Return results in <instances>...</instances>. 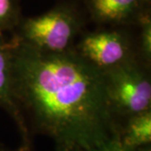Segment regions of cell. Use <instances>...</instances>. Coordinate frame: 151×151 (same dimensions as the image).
<instances>
[{"instance_id":"cell-13","label":"cell","mask_w":151,"mask_h":151,"mask_svg":"<svg viewBox=\"0 0 151 151\" xmlns=\"http://www.w3.org/2000/svg\"><path fill=\"white\" fill-rule=\"evenodd\" d=\"M0 151H11V150H8V149H6L5 147H4V146L0 145Z\"/></svg>"},{"instance_id":"cell-7","label":"cell","mask_w":151,"mask_h":151,"mask_svg":"<svg viewBox=\"0 0 151 151\" xmlns=\"http://www.w3.org/2000/svg\"><path fill=\"white\" fill-rule=\"evenodd\" d=\"M119 139L130 151L151 143V110L130 116L121 124Z\"/></svg>"},{"instance_id":"cell-9","label":"cell","mask_w":151,"mask_h":151,"mask_svg":"<svg viewBox=\"0 0 151 151\" xmlns=\"http://www.w3.org/2000/svg\"><path fill=\"white\" fill-rule=\"evenodd\" d=\"M139 34L137 37V48L139 58L145 63L151 65V17L150 13L145 15L139 22Z\"/></svg>"},{"instance_id":"cell-11","label":"cell","mask_w":151,"mask_h":151,"mask_svg":"<svg viewBox=\"0 0 151 151\" xmlns=\"http://www.w3.org/2000/svg\"><path fill=\"white\" fill-rule=\"evenodd\" d=\"M56 151H86L81 146L77 145H68V144H57Z\"/></svg>"},{"instance_id":"cell-5","label":"cell","mask_w":151,"mask_h":151,"mask_svg":"<svg viewBox=\"0 0 151 151\" xmlns=\"http://www.w3.org/2000/svg\"><path fill=\"white\" fill-rule=\"evenodd\" d=\"M149 5L145 0H86L90 19L103 27L137 26Z\"/></svg>"},{"instance_id":"cell-2","label":"cell","mask_w":151,"mask_h":151,"mask_svg":"<svg viewBox=\"0 0 151 151\" xmlns=\"http://www.w3.org/2000/svg\"><path fill=\"white\" fill-rule=\"evenodd\" d=\"M85 24V17L77 7L63 3L40 15L21 19L12 37L38 51L58 54L74 48Z\"/></svg>"},{"instance_id":"cell-10","label":"cell","mask_w":151,"mask_h":151,"mask_svg":"<svg viewBox=\"0 0 151 151\" xmlns=\"http://www.w3.org/2000/svg\"><path fill=\"white\" fill-rule=\"evenodd\" d=\"M87 151H130L125 148L121 143L119 136L110 138L107 140L98 144L97 145L93 146Z\"/></svg>"},{"instance_id":"cell-6","label":"cell","mask_w":151,"mask_h":151,"mask_svg":"<svg viewBox=\"0 0 151 151\" xmlns=\"http://www.w3.org/2000/svg\"><path fill=\"white\" fill-rule=\"evenodd\" d=\"M0 108L15 122L23 140L29 147V134L26 124L18 108L13 86V43L4 35H0Z\"/></svg>"},{"instance_id":"cell-8","label":"cell","mask_w":151,"mask_h":151,"mask_svg":"<svg viewBox=\"0 0 151 151\" xmlns=\"http://www.w3.org/2000/svg\"><path fill=\"white\" fill-rule=\"evenodd\" d=\"M21 19L18 0H0V35L13 32Z\"/></svg>"},{"instance_id":"cell-1","label":"cell","mask_w":151,"mask_h":151,"mask_svg":"<svg viewBox=\"0 0 151 151\" xmlns=\"http://www.w3.org/2000/svg\"><path fill=\"white\" fill-rule=\"evenodd\" d=\"M10 40L14 94L27 128L29 123L56 145H77L86 151L119 136L121 124L109 102L103 70L74 48L45 53Z\"/></svg>"},{"instance_id":"cell-14","label":"cell","mask_w":151,"mask_h":151,"mask_svg":"<svg viewBox=\"0 0 151 151\" xmlns=\"http://www.w3.org/2000/svg\"><path fill=\"white\" fill-rule=\"evenodd\" d=\"M145 1L146 3H147V4H150V0H145Z\"/></svg>"},{"instance_id":"cell-12","label":"cell","mask_w":151,"mask_h":151,"mask_svg":"<svg viewBox=\"0 0 151 151\" xmlns=\"http://www.w3.org/2000/svg\"><path fill=\"white\" fill-rule=\"evenodd\" d=\"M132 151H151L150 144L140 146V147H138V148H136V149H134V150Z\"/></svg>"},{"instance_id":"cell-4","label":"cell","mask_w":151,"mask_h":151,"mask_svg":"<svg viewBox=\"0 0 151 151\" xmlns=\"http://www.w3.org/2000/svg\"><path fill=\"white\" fill-rule=\"evenodd\" d=\"M128 27H104L83 32L74 49L82 58L105 71L139 58L137 38Z\"/></svg>"},{"instance_id":"cell-3","label":"cell","mask_w":151,"mask_h":151,"mask_svg":"<svg viewBox=\"0 0 151 151\" xmlns=\"http://www.w3.org/2000/svg\"><path fill=\"white\" fill-rule=\"evenodd\" d=\"M103 72L108 99L119 121L151 110L150 65L135 58Z\"/></svg>"}]
</instances>
